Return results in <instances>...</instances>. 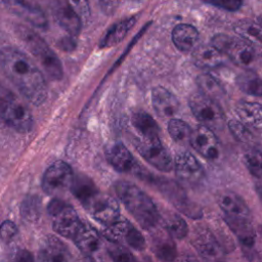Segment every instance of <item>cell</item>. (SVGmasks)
I'll return each mask as SVG.
<instances>
[{"instance_id":"obj_1","label":"cell","mask_w":262,"mask_h":262,"mask_svg":"<svg viewBox=\"0 0 262 262\" xmlns=\"http://www.w3.org/2000/svg\"><path fill=\"white\" fill-rule=\"evenodd\" d=\"M0 67L5 76L33 104L43 103L47 86L42 72L23 51L13 47L0 50Z\"/></svg>"},{"instance_id":"obj_2","label":"cell","mask_w":262,"mask_h":262,"mask_svg":"<svg viewBox=\"0 0 262 262\" xmlns=\"http://www.w3.org/2000/svg\"><path fill=\"white\" fill-rule=\"evenodd\" d=\"M115 191L126 209L139 225L146 230H152L160 222V212L152 200L137 185L128 181H118Z\"/></svg>"},{"instance_id":"obj_3","label":"cell","mask_w":262,"mask_h":262,"mask_svg":"<svg viewBox=\"0 0 262 262\" xmlns=\"http://www.w3.org/2000/svg\"><path fill=\"white\" fill-rule=\"evenodd\" d=\"M33 116L28 106L0 83V125L18 133L32 130Z\"/></svg>"},{"instance_id":"obj_4","label":"cell","mask_w":262,"mask_h":262,"mask_svg":"<svg viewBox=\"0 0 262 262\" xmlns=\"http://www.w3.org/2000/svg\"><path fill=\"white\" fill-rule=\"evenodd\" d=\"M19 36L27 44L30 51L39 60L45 73L52 80H59L62 77V66L52 51V49L47 45V43L34 31L20 27Z\"/></svg>"},{"instance_id":"obj_5","label":"cell","mask_w":262,"mask_h":262,"mask_svg":"<svg viewBox=\"0 0 262 262\" xmlns=\"http://www.w3.org/2000/svg\"><path fill=\"white\" fill-rule=\"evenodd\" d=\"M139 176H142L151 182L162 192V194L182 214L192 219H199L203 216L202 208L188 198L185 190L177 182L161 177H147L145 174H140Z\"/></svg>"},{"instance_id":"obj_6","label":"cell","mask_w":262,"mask_h":262,"mask_svg":"<svg viewBox=\"0 0 262 262\" xmlns=\"http://www.w3.org/2000/svg\"><path fill=\"white\" fill-rule=\"evenodd\" d=\"M212 45L242 68H250L257 60L255 47L243 39L219 34L212 39Z\"/></svg>"},{"instance_id":"obj_7","label":"cell","mask_w":262,"mask_h":262,"mask_svg":"<svg viewBox=\"0 0 262 262\" xmlns=\"http://www.w3.org/2000/svg\"><path fill=\"white\" fill-rule=\"evenodd\" d=\"M101 233L111 244L127 245L137 251L145 248V239L141 232L127 218L122 216L112 224L104 226Z\"/></svg>"},{"instance_id":"obj_8","label":"cell","mask_w":262,"mask_h":262,"mask_svg":"<svg viewBox=\"0 0 262 262\" xmlns=\"http://www.w3.org/2000/svg\"><path fill=\"white\" fill-rule=\"evenodd\" d=\"M188 103L194 117L202 123L203 126L213 130H219L224 124V115L220 105L207 95L193 93Z\"/></svg>"},{"instance_id":"obj_9","label":"cell","mask_w":262,"mask_h":262,"mask_svg":"<svg viewBox=\"0 0 262 262\" xmlns=\"http://www.w3.org/2000/svg\"><path fill=\"white\" fill-rule=\"evenodd\" d=\"M133 144L139 155L156 169L162 172H169L172 170L173 162L171 156L162 144L159 137H138L134 140Z\"/></svg>"},{"instance_id":"obj_10","label":"cell","mask_w":262,"mask_h":262,"mask_svg":"<svg viewBox=\"0 0 262 262\" xmlns=\"http://www.w3.org/2000/svg\"><path fill=\"white\" fill-rule=\"evenodd\" d=\"M191 244L206 262H225L226 255L223 247L213 232L204 226L194 229Z\"/></svg>"},{"instance_id":"obj_11","label":"cell","mask_w":262,"mask_h":262,"mask_svg":"<svg viewBox=\"0 0 262 262\" xmlns=\"http://www.w3.org/2000/svg\"><path fill=\"white\" fill-rule=\"evenodd\" d=\"M74 173L69 164L56 161L45 171L42 178V188L50 195H56L70 188Z\"/></svg>"},{"instance_id":"obj_12","label":"cell","mask_w":262,"mask_h":262,"mask_svg":"<svg viewBox=\"0 0 262 262\" xmlns=\"http://www.w3.org/2000/svg\"><path fill=\"white\" fill-rule=\"evenodd\" d=\"M83 206L92 218L103 226L112 224L121 216L118 202L111 195L101 193L100 191L93 195Z\"/></svg>"},{"instance_id":"obj_13","label":"cell","mask_w":262,"mask_h":262,"mask_svg":"<svg viewBox=\"0 0 262 262\" xmlns=\"http://www.w3.org/2000/svg\"><path fill=\"white\" fill-rule=\"evenodd\" d=\"M174 167L176 176L185 184L195 186L200 184L205 177L202 165L188 151H182L176 156Z\"/></svg>"},{"instance_id":"obj_14","label":"cell","mask_w":262,"mask_h":262,"mask_svg":"<svg viewBox=\"0 0 262 262\" xmlns=\"http://www.w3.org/2000/svg\"><path fill=\"white\" fill-rule=\"evenodd\" d=\"M188 141L195 151L208 160H214L219 156V142L214 132L200 125L191 130Z\"/></svg>"},{"instance_id":"obj_15","label":"cell","mask_w":262,"mask_h":262,"mask_svg":"<svg viewBox=\"0 0 262 262\" xmlns=\"http://www.w3.org/2000/svg\"><path fill=\"white\" fill-rule=\"evenodd\" d=\"M51 217L54 231L67 238H73L83 225L76 210L69 204H66Z\"/></svg>"},{"instance_id":"obj_16","label":"cell","mask_w":262,"mask_h":262,"mask_svg":"<svg viewBox=\"0 0 262 262\" xmlns=\"http://www.w3.org/2000/svg\"><path fill=\"white\" fill-rule=\"evenodd\" d=\"M105 156L113 168L119 172L132 173L135 175H139L141 172L134 157L123 143L117 142L110 145L106 148Z\"/></svg>"},{"instance_id":"obj_17","label":"cell","mask_w":262,"mask_h":262,"mask_svg":"<svg viewBox=\"0 0 262 262\" xmlns=\"http://www.w3.org/2000/svg\"><path fill=\"white\" fill-rule=\"evenodd\" d=\"M7 9L17 16L29 21L34 27L46 28L47 18L43 11L26 0H0Z\"/></svg>"},{"instance_id":"obj_18","label":"cell","mask_w":262,"mask_h":262,"mask_svg":"<svg viewBox=\"0 0 262 262\" xmlns=\"http://www.w3.org/2000/svg\"><path fill=\"white\" fill-rule=\"evenodd\" d=\"M223 218L230 230L238 238L243 249L245 250V253L253 252L255 248L256 232L251 222V219L232 218L227 216H223Z\"/></svg>"},{"instance_id":"obj_19","label":"cell","mask_w":262,"mask_h":262,"mask_svg":"<svg viewBox=\"0 0 262 262\" xmlns=\"http://www.w3.org/2000/svg\"><path fill=\"white\" fill-rule=\"evenodd\" d=\"M53 14L58 25L72 37L79 35L82 28V20L67 0H57L53 6Z\"/></svg>"},{"instance_id":"obj_20","label":"cell","mask_w":262,"mask_h":262,"mask_svg":"<svg viewBox=\"0 0 262 262\" xmlns=\"http://www.w3.org/2000/svg\"><path fill=\"white\" fill-rule=\"evenodd\" d=\"M38 260L39 262H71V257L62 241L49 235L44 238L40 246Z\"/></svg>"},{"instance_id":"obj_21","label":"cell","mask_w":262,"mask_h":262,"mask_svg":"<svg viewBox=\"0 0 262 262\" xmlns=\"http://www.w3.org/2000/svg\"><path fill=\"white\" fill-rule=\"evenodd\" d=\"M151 103L159 117L172 118L179 111V101L164 87H156L151 91Z\"/></svg>"},{"instance_id":"obj_22","label":"cell","mask_w":262,"mask_h":262,"mask_svg":"<svg viewBox=\"0 0 262 262\" xmlns=\"http://www.w3.org/2000/svg\"><path fill=\"white\" fill-rule=\"evenodd\" d=\"M218 205L224 216L251 219V212L246 202L235 192L224 191L218 196Z\"/></svg>"},{"instance_id":"obj_23","label":"cell","mask_w":262,"mask_h":262,"mask_svg":"<svg viewBox=\"0 0 262 262\" xmlns=\"http://www.w3.org/2000/svg\"><path fill=\"white\" fill-rule=\"evenodd\" d=\"M151 251L162 262H172L176 257L175 243L165 230H155L151 233Z\"/></svg>"},{"instance_id":"obj_24","label":"cell","mask_w":262,"mask_h":262,"mask_svg":"<svg viewBox=\"0 0 262 262\" xmlns=\"http://www.w3.org/2000/svg\"><path fill=\"white\" fill-rule=\"evenodd\" d=\"M236 114L241 123L247 128L260 130L262 126V107L261 104L254 101L242 100L236 104Z\"/></svg>"},{"instance_id":"obj_25","label":"cell","mask_w":262,"mask_h":262,"mask_svg":"<svg viewBox=\"0 0 262 262\" xmlns=\"http://www.w3.org/2000/svg\"><path fill=\"white\" fill-rule=\"evenodd\" d=\"M172 40L179 50L187 52L193 50L196 47L199 32L194 27L190 25L180 24L173 29Z\"/></svg>"},{"instance_id":"obj_26","label":"cell","mask_w":262,"mask_h":262,"mask_svg":"<svg viewBox=\"0 0 262 262\" xmlns=\"http://www.w3.org/2000/svg\"><path fill=\"white\" fill-rule=\"evenodd\" d=\"M223 54L212 44L196 46L192 52V59L195 66L203 69L219 67L223 60Z\"/></svg>"},{"instance_id":"obj_27","label":"cell","mask_w":262,"mask_h":262,"mask_svg":"<svg viewBox=\"0 0 262 262\" xmlns=\"http://www.w3.org/2000/svg\"><path fill=\"white\" fill-rule=\"evenodd\" d=\"M73 241L80 253L87 255H92V253L98 250L100 245L98 232L92 226L84 223L73 237Z\"/></svg>"},{"instance_id":"obj_28","label":"cell","mask_w":262,"mask_h":262,"mask_svg":"<svg viewBox=\"0 0 262 262\" xmlns=\"http://www.w3.org/2000/svg\"><path fill=\"white\" fill-rule=\"evenodd\" d=\"M136 16H130L128 18L121 19L115 25H113L100 40L99 47L106 48L115 46L118 43H120L125 38L129 30L134 26Z\"/></svg>"},{"instance_id":"obj_29","label":"cell","mask_w":262,"mask_h":262,"mask_svg":"<svg viewBox=\"0 0 262 262\" xmlns=\"http://www.w3.org/2000/svg\"><path fill=\"white\" fill-rule=\"evenodd\" d=\"M164 227V230L172 238H184L187 235L188 227L184 219L177 213L167 211L164 215L160 213V220Z\"/></svg>"},{"instance_id":"obj_30","label":"cell","mask_w":262,"mask_h":262,"mask_svg":"<svg viewBox=\"0 0 262 262\" xmlns=\"http://www.w3.org/2000/svg\"><path fill=\"white\" fill-rule=\"evenodd\" d=\"M131 123L138 132L139 137L154 138L159 137V126L150 115L142 111L136 112L131 117Z\"/></svg>"},{"instance_id":"obj_31","label":"cell","mask_w":262,"mask_h":262,"mask_svg":"<svg viewBox=\"0 0 262 262\" xmlns=\"http://www.w3.org/2000/svg\"><path fill=\"white\" fill-rule=\"evenodd\" d=\"M70 189L75 198L82 203V205L88 202L99 191L93 181L84 175L74 176L70 185Z\"/></svg>"},{"instance_id":"obj_32","label":"cell","mask_w":262,"mask_h":262,"mask_svg":"<svg viewBox=\"0 0 262 262\" xmlns=\"http://www.w3.org/2000/svg\"><path fill=\"white\" fill-rule=\"evenodd\" d=\"M235 33L248 43L257 46L261 45V26L252 19H241L234 25Z\"/></svg>"},{"instance_id":"obj_33","label":"cell","mask_w":262,"mask_h":262,"mask_svg":"<svg viewBox=\"0 0 262 262\" xmlns=\"http://www.w3.org/2000/svg\"><path fill=\"white\" fill-rule=\"evenodd\" d=\"M235 82L237 87L243 92L250 95H254V96H261L262 94L261 79L256 72L252 70H247L236 77Z\"/></svg>"},{"instance_id":"obj_34","label":"cell","mask_w":262,"mask_h":262,"mask_svg":"<svg viewBox=\"0 0 262 262\" xmlns=\"http://www.w3.org/2000/svg\"><path fill=\"white\" fill-rule=\"evenodd\" d=\"M196 83L202 90V93L214 100L215 98H220L223 94V88L221 84L209 74H203L199 76Z\"/></svg>"},{"instance_id":"obj_35","label":"cell","mask_w":262,"mask_h":262,"mask_svg":"<svg viewBox=\"0 0 262 262\" xmlns=\"http://www.w3.org/2000/svg\"><path fill=\"white\" fill-rule=\"evenodd\" d=\"M40 214H41V200L37 195L27 196L20 205L21 217L29 222H35L39 219Z\"/></svg>"},{"instance_id":"obj_36","label":"cell","mask_w":262,"mask_h":262,"mask_svg":"<svg viewBox=\"0 0 262 262\" xmlns=\"http://www.w3.org/2000/svg\"><path fill=\"white\" fill-rule=\"evenodd\" d=\"M168 132L175 141L184 142L188 141L191 129L186 122L179 119H171L168 124Z\"/></svg>"},{"instance_id":"obj_37","label":"cell","mask_w":262,"mask_h":262,"mask_svg":"<svg viewBox=\"0 0 262 262\" xmlns=\"http://www.w3.org/2000/svg\"><path fill=\"white\" fill-rule=\"evenodd\" d=\"M245 164L250 173L257 177H261V151L260 148L254 147L245 154Z\"/></svg>"},{"instance_id":"obj_38","label":"cell","mask_w":262,"mask_h":262,"mask_svg":"<svg viewBox=\"0 0 262 262\" xmlns=\"http://www.w3.org/2000/svg\"><path fill=\"white\" fill-rule=\"evenodd\" d=\"M107 251L114 262H139L125 246L111 244Z\"/></svg>"},{"instance_id":"obj_39","label":"cell","mask_w":262,"mask_h":262,"mask_svg":"<svg viewBox=\"0 0 262 262\" xmlns=\"http://www.w3.org/2000/svg\"><path fill=\"white\" fill-rule=\"evenodd\" d=\"M229 129L231 131V133L233 134V136L242 142H249L253 139V134L250 131L249 128H247L244 124H242L241 122L236 121V120H231L228 123Z\"/></svg>"},{"instance_id":"obj_40","label":"cell","mask_w":262,"mask_h":262,"mask_svg":"<svg viewBox=\"0 0 262 262\" xmlns=\"http://www.w3.org/2000/svg\"><path fill=\"white\" fill-rule=\"evenodd\" d=\"M69 5L79 15L81 20H88L90 17V8L88 0H67Z\"/></svg>"},{"instance_id":"obj_41","label":"cell","mask_w":262,"mask_h":262,"mask_svg":"<svg viewBox=\"0 0 262 262\" xmlns=\"http://www.w3.org/2000/svg\"><path fill=\"white\" fill-rule=\"evenodd\" d=\"M18 229L14 222L10 220L3 221L0 225V238L3 242H11L17 234Z\"/></svg>"},{"instance_id":"obj_42","label":"cell","mask_w":262,"mask_h":262,"mask_svg":"<svg viewBox=\"0 0 262 262\" xmlns=\"http://www.w3.org/2000/svg\"><path fill=\"white\" fill-rule=\"evenodd\" d=\"M203 1L227 11H236L242 6V0H203Z\"/></svg>"},{"instance_id":"obj_43","label":"cell","mask_w":262,"mask_h":262,"mask_svg":"<svg viewBox=\"0 0 262 262\" xmlns=\"http://www.w3.org/2000/svg\"><path fill=\"white\" fill-rule=\"evenodd\" d=\"M101 9L105 12V13H113L118 5H119V0H97Z\"/></svg>"},{"instance_id":"obj_44","label":"cell","mask_w":262,"mask_h":262,"mask_svg":"<svg viewBox=\"0 0 262 262\" xmlns=\"http://www.w3.org/2000/svg\"><path fill=\"white\" fill-rule=\"evenodd\" d=\"M14 262H35L31 252L27 250H19L14 258Z\"/></svg>"},{"instance_id":"obj_45","label":"cell","mask_w":262,"mask_h":262,"mask_svg":"<svg viewBox=\"0 0 262 262\" xmlns=\"http://www.w3.org/2000/svg\"><path fill=\"white\" fill-rule=\"evenodd\" d=\"M172 262H199L198 259L190 254H182L176 256Z\"/></svg>"},{"instance_id":"obj_46","label":"cell","mask_w":262,"mask_h":262,"mask_svg":"<svg viewBox=\"0 0 262 262\" xmlns=\"http://www.w3.org/2000/svg\"><path fill=\"white\" fill-rule=\"evenodd\" d=\"M73 262H95L91 255L80 253L77 257L73 259Z\"/></svg>"}]
</instances>
